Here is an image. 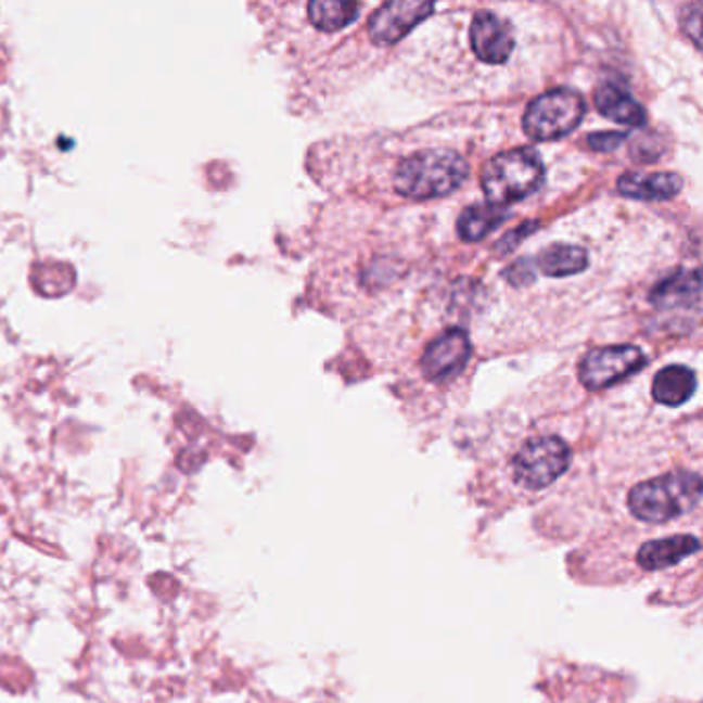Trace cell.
<instances>
[{
  "instance_id": "cell-1",
  "label": "cell",
  "mask_w": 703,
  "mask_h": 703,
  "mask_svg": "<svg viewBox=\"0 0 703 703\" xmlns=\"http://www.w3.org/2000/svg\"><path fill=\"white\" fill-rule=\"evenodd\" d=\"M469 178L466 159L452 149H423L400 162L394 171L398 194L414 201H432L452 194Z\"/></svg>"
},
{
  "instance_id": "cell-2",
  "label": "cell",
  "mask_w": 703,
  "mask_h": 703,
  "mask_svg": "<svg viewBox=\"0 0 703 703\" xmlns=\"http://www.w3.org/2000/svg\"><path fill=\"white\" fill-rule=\"evenodd\" d=\"M702 499V476L691 471H675L636 485L627 506L643 522H668L691 512Z\"/></svg>"
},
{
  "instance_id": "cell-3",
  "label": "cell",
  "mask_w": 703,
  "mask_h": 703,
  "mask_svg": "<svg viewBox=\"0 0 703 703\" xmlns=\"http://www.w3.org/2000/svg\"><path fill=\"white\" fill-rule=\"evenodd\" d=\"M545 182V166L537 151L517 146L497 153L481 171V188L489 205L508 207L537 192Z\"/></svg>"
},
{
  "instance_id": "cell-4",
  "label": "cell",
  "mask_w": 703,
  "mask_h": 703,
  "mask_svg": "<svg viewBox=\"0 0 703 703\" xmlns=\"http://www.w3.org/2000/svg\"><path fill=\"white\" fill-rule=\"evenodd\" d=\"M586 116V102L578 91L561 87L535 98L522 118L524 132L535 141H558L574 132Z\"/></svg>"
},
{
  "instance_id": "cell-5",
  "label": "cell",
  "mask_w": 703,
  "mask_h": 703,
  "mask_svg": "<svg viewBox=\"0 0 703 703\" xmlns=\"http://www.w3.org/2000/svg\"><path fill=\"white\" fill-rule=\"evenodd\" d=\"M572 462L570 446L555 435L531 437L522 444L512 460V471L517 485L538 491L555 483Z\"/></svg>"
},
{
  "instance_id": "cell-6",
  "label": "cell",
  "mask_w": 703,
  "mask_h": 703,
  "mask_svg": "<svg viewBox=\"0 0 703 703\" xmlns=\"http://www.w3.org/2000/svg\"><path fill=\"white\" fill-rule=\"evenodd\" d=\"M646 366V355L636 345L599 347L579 361V382L588 391H604Z\"/></svg>"
},
{
  "instance_id": "cell-7",
  "label": "cell",
  "mask_w": 703,
  "mask_h": 703,
  "mask_svg": "<svg viewBox=\"0 0 703 703\" xmlns=\"http://www.w3.org/2000/svg\"><path fill=\"white\" fill-rule=\"evenodd\" d=\"M434 2L423 0H393L382 4L368 23L370 38L380 46L402 40L411 29L434 13Z\"/></svg>"
},
{
  "instance_id": "cell-8",
  "label": "cell",
  "mask_w": 703,
  "mask_h": 703,
  "mask_svg": "<svg viewBox=\"0 0 703 703\" xmlns=\"http://www.w3.org/2000/svg\"><path fill=\"white\" fill-rule=\"evenodd\" d=\"M473 355L469 334L460 329L446 331L421 357V372L432 382H448L460 375Z\"/></svg>"
},
{
  "instance_id": "cell-9",
  "label": "cell",
  "mask_w": 703,
  "mask_h": 703,
  "mask_svg": "<svg viewBox=\"0 0 703 703\" xmlns=\"http://www.w3.org/2000/svg\"><path fill=\"white\" fill-rule=\"evenodd\" d=\"M514 31L510 23L496 13L481 11L471 23V46L481 63L503 64L514 50Z\"/></svg>"
},
{
  "instance_id": "cell-10",
  "label": "cell",
  "mask_w": 703,
  "mask_h": 703,
  "mask_svg": "<svg viewBox=\"0 0 703 703\" xmlns=\"http://www.w3.org/2000/svg\"><path fill=\"white\" fill-rule=\"evenodd\" d=\"M617 190L623 196L636 201H668L681 192L682 178L673 171H656V174L627 171L621 176Z\"/></svg>"
},
{
  "instance_id": "cell-11",
  "label": "cell",
  "mask_w": 703,
  "mask_h": 703,
  "mask_svg": "<svg viewBox=\"0 0 703 703\" xmlns=\"http://www.w3.org/2000/svg\"><path fill=\"white\" fill-rule=\"evenodd\" d=\"M700 551V540L691 535L648 540L638 551V563L648 572H659L681 563L682 559Z\"/></svg>"
},
{
  "instance_id": "cell-12",
  "label": "cell",
  "mask_w": 703,
  "mask_h": 703,
  "mask_svg": "<svg viewBox=\"0 0 703 703\" xmlns=\"http://www.w3.org/2000/svg\"><path fill=\"white\" fill-rule=\"evenodd\" d=\"M595 104L600 114L613 123L625 126H641L646 123L643 105L623 84H600L595 93Z\"/></svg>"
},
{
  "instance_id": "cell-13",
  "label": "cell",
  "mask_w": 703,
  "mask_h": 703,
  "mask_svg": "<svg viewBox=\"0 0 703 703\" xmlns=\"http://www.w3.org/2000/svg\"><path fill=\"white\" fill-rule=\"evenodd\" d=\"M698 388L695 373L687 366H668L656 373L652 384V396L666 407H681Z\"/></svg>"
},
{
  "instance_id": "cell-14",
  "label": "cell",
  "mask_w": 703,
  "mask_h": 703,
  "mask_svg": "<svg viewBox=\"0 0 703 703\" xmlns=\"http://www.w3.org/2000/svg\"><path fill=\"white\" fill-rule=\"evenodd\" d=\"M702 293V281L700 270L691 272H679L666 281H662L656 290L652 291V304L659 308H677V306H689L700 304Z\"/></svg>"
},
{
  "instance_id": "cell-15",
  "label": "cell",
  "mask_w": 703,
  "mask_h": 703,
  "mask_svg": "<svg viewBox=\"0 0 703 703\" xmlns=\"http://www.w3.org/2000/svg\"><path fill=\"white\" fill-rule=\"evenodd\" d=\"M588 267V252L572 244H551L537 256V269L547 277H572Z\"/></svg>"
},
{
  "instance_id": "cell-16",
  "label": "cell",
  "mask_w": 703,
  "mask_h": 703,
  "mask_svg": "<svg viewBox=\"0 0 703 703\" xmlns=\"http://www.w3.org/2000/svg\"><path fill=\"white\" fill-rule=\"evenodd\" d=\"M506 217L508 213L503 208L489 203L464 208L458 219V235L464 242H481L491 231H496L506 221Z\"/></svg>"
},
{
  "instance_id": "cell-17",
  "label": "cell",
  "mask_w": 703,
  "mask_h": 703,
  "mask_svg": "<svg viewBox=\"0 0 703 703\" xmlns=\"http://www.w3.org/2000/svg\"><path fill=\"white\" fill-rule=\"evenodd\" d=\"M359 4L349 0H314L308 4V15L316 29L334 34L357 20Z\"/></svg>"
},
{
  "instance_id": "cell-18",
  "label": "cell",
  "mask_w": 703,
  "mask_h": 703,
  "mask_svg": "<svg viewBox=\"0 0 703 703\" xmlns=\"http://www.w3.org/2000/svg\"><path fill=\"white\" fill-rule=\"evenodd\" d=\"M625 137H627L625 132H613V130H606V132L590 135L586 143L592 146L595 151H615V149L625 141Z\"/></svg>"
},
{
  "instance_id": "cell-19",
  "label": "cell",
  "mask_w": 703,
  "mask_h": 703,
  "mask_svg": "<svg viewBox=\"0 0 703 703\" xmlns=\"http://www.w3.org/2000/svg\"><path fill=\"white\" fill-rule=\"evenodd\" d=\"M506 277L510 279L512 285H526V283H533L535 281V269L528 260H517L514 263L510 269L506 270Z\"/></svg>"
}]
</instances>
